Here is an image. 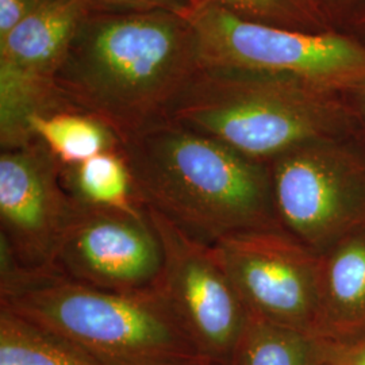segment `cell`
I'll list each match as a JSON object with an SVG mask.
<instances>
[{"label":"cell","mask_w":365,"mask_h":365,"mask_svg":"<svg viewBox=\"0 0 365 365\" xmlns=\"http://www.w3.org/2000/svg\"><path fill=\"white\" fill-rule=\"evenodd\" d=\"M202 68L184 13L90 11L54 76L66 110L99 118L122 138L167 118Z\"/></svg>","instance_id":"6da1fadb"},{"label":"cell","mask_w":365,"mask_h":365,"mask_svg":"<svg viewBox=\"0 0 365 365\" xmlns=\"http://www.w3.org/2000/svg\"><path fill=\"white\" fill-rule=\"evenodd\" d=\"M138 200L207 247L282 230L268 164L164 118L122 138Z\"/></svg>","instance_id":"7a4b0ae2"},{"label":"cell","mask_w":365,"mask_h":365,"mask_svg":"<svg viewBox=\"0 0 365 365\" xmlns=\"http://www.w3.org/2000/svg\"><path fill=\"white\" fill-rule=\"evenodd\" d=\"M0 267V307L51 330L101 365H179L202 359L155 288L105 291L53 272H27L9 257Z\"/></svg>","instance_id":"3957f363"},{"label":"cell","mask_w":365,"mask_h":365,"mask_svg":"<svg viewBox=\"0 0 365 365\" xmlns=\"http://www.w3.org/2000/svg\"><path fill=\"white\" fill-rule=\"evenodd\" d=\"M167 118L264 164L299 145L359 131L341 95L222 66H202Z\"/></svg>","instance_id":"277c9868"},{"label":"cell","mask_w":365,"mask_h":365,"mask_svg":"<svg viewBox=\"0 0 365 365\" xmlns=\"http://www.w3.org/2000/svg\"><path fill=\"white\" fill-rule=\"evenodd\" d=\"M184 15L195 29L202 66L294 78L337 95L365 84V45L354 39L261 24L205 1H191Z\"/></svg>","instance_id":"5b68a950"},{"label":"cell","mask_w":365,"mask_h":365,"mask_svg":"<svg viewBox=\"0 0 365 365\" xmlns=\"http://www.w3.org/2000/svg\"><path fill=\"white\" fill-rule=\"evenodd\" d=\"M364 138L317 140L268 163L282 230L317 255L365 227Z\"/></svg>","instance_id":"8992f818"},{"label":"cell","mask_w":365,"mask_h":365,"mask_svg":"<svg viewBox=\"0 0 365 365\" xmlns=\"http://www.w3.org/2000/svg\"><path fill=\"white\" fill-rule=\"evenodd\" d=\"M164 250L155 289L180 322L202 359L232 365L250 314L212 249L145 207Z\"/></svg>","instance_id":"52a82bcc"},{"label":"cell","mask_w":365,"mask_h":365,"mask_svg":"<svg viewBox=\"0 0 365 365\" xmlns=\"http://www.w3.org/2000/svg\"><path fill=\"white\" fill-rule=\"evenodd\" d=\"M211 249L252 317L319 337V255L283 230L232 235Z\"/></svg>","instance_id":"ba28073f"},{"label":"cell","mask_w":365,"mask_h":365,"mask_svg":"<svg viewBox=\"0 0 365 365\" xmlns=\"http://www.w3.org/2000/svg\"><path fill=\"white\" fill-rule=\"evenodd\" d=\"M90 9L81 0H42L0 39V146L33 141L29 119L66 111L54 76Z\"/></svg>","instance_id":"9c48e42d"},{"label":"cell","mask_w":365,"mask_h":365,"mask_svg":"<svg viewBox=\"0 0 365 365\" xmlns=\"http://www.w3.org/2000/svg\"><path fill=\"white\" fill-rule=\"evenodd\" d=\"M164 250L145 207L128 212L73 199L52 272L88 287L137 292L155 287Z\"/></svg>","instance_id":"30bf717a"},{"label":"cell","mask_w":365,"mask_h":365,"mask_svg":"<svg viewBox=\"0 0 365 365\" xmlns=\"http://www.w3.org/2000/svg\"><path fill=\"white\" fill-rule=\"evenodd\" d=\"M63 165L38 140L0 155V245L27 272H52L73 199Z\"/></svg>","instance_id":"8fae6325"},{"label":"cell","mask_w":365,"mask_h":365,"mask_svg":"<svg viewBox=\"0 0 365 365\" xmlns=\"http://www.w3.org/2000/svg\"><path fill=\"white\" fill-rule=\"evenodd\" d=\"M319 339L365 334V227L319 255Z\"/></svg>","instance_id":"7c38bea8"},{"label":"cell","mask_w":365,"mask_h":365,"mask_svg":"<svg viewBox=\"0 0 365 365\" xmlns=\"http://www.w3.org/2000/svg\"><path fill=\"white\" fill-rule=\"evenodd\" d=\"M33 138L45 145L63 167L80 164L99 153L120 149L115 131L91 114L66 110L29 119Z\"/></svg>","instance_id":"4fadbf2b"},{"label":"cell","mask_w":365,"mask_h":365,"mask_svg":"<svg viewBox=\"0 0 365 365\" xmlns=\"http://www.w3.org/2000/svg\"><path fill=\"white\" fill-rule=\"evenodd\" d=\"M61 179L75 200L95 207L134 212L144 206L138 200L130 168L122 150H108L80 164L63 167Z\"/></svg>","instance_id":"5bb4252c"},{"label":"cell","mask_w":365,"mask_h":365,"mask_svg":"<svg viewBox=\"0 0 365 365\" xmlns=\"http://www.w3.org/2000/svg\"><path fill=\"white\" fill-rule=\"evenodd\" d=\"M0 365H101L69 341L0 307Z\"/></svg>","instance_id":"9a60e30c"},{"label":"cell","mask_w":365,"mask_h":365,"mask_svg":"<svg viewBox=\"0 0 365 365\" xmlns=\"http://www.w3.org/2000/svg\"><path fill=\"white\" fill-rule=\"evenodd\" d=\"M232 365H324V342L250 315Z\"/></svg>","instance_id":"2e32d148"},{"label":"cell","mask_w":365,"mask_h":365,"mask_svg":"<svg viewBox=\"0 0 365 365\" xmlns=\"http://www.w3.org/2000/svg\"><path fill=\"white\" fill-rule=\"evenodd\" d=\"M205 1L238 16L295 30L321 31V18L312 0H191Z\"/></svg>","instance_id":"e0dca14e"},{"label":"cell","mask_w":365,"mask_h":365,"mask_svg":"<svg viewBox=\"0 0 365 365\" xmlns=\"http://www.w3.org/2000/svg\"><path fill=\"white\" fill-rule=\"evenodd\" d=\"M90 11H111V13H130V11H173L184 13L191 0H81Z\"/></svg>","instance_id":"ac0fdd59"},{"label":"cell","mask_w":365,"mask_h":365,"mask_svg":"<svg viewBox=\"0 0 365 365\" xmlns=\"http://www.w3.org/2000/svg\"><path fill=\"white\" fill-rule=\"evenodd\" d=\"M324 365H365V334L344 339H325Z\"/></svg>","instance_id":"d6986e66"},{"label":"cell","mask_w":365,"mask_h":365,"mask_svg":"<svg viewBox=\"0 0 365 365\" xmlns=\"http://www.w3.org/2000/svg\"><path fill=\"white\" fill-rule=\"evenodd\" d=\"M42 0H0V39L26 19Z\"/></svg>","instance_id":"ffe728a7"},{"label":"cell","mask_w":365,"mask_h":365,"mask_svg":"<svg viewBox=\"0 0 365 365\" xmlns=\"http://www.w3.org/2000/svg\"><path fill=\"white\" fill-rule=\"evenodd\" d=\"M359 130L365 135V84L341 95Z\"/></svg>","instance_id":"44dd1931"},{"label":"cell","mask_w":365,"mask_h":365,"mask_svg":"<svg viewBox=\"0 0 365 365\" xmlns=\"http://www.w3.org/2000/svg\"><path fill=\"white\" fill-rule=\"evenodd\" d=\"M179 365H221L217 364V363H212V361H209V360H203V359H200V360H194V361H188V363H182V364Z\"/></svg>","instance_id":"7402d4cb"}]
</instances>
